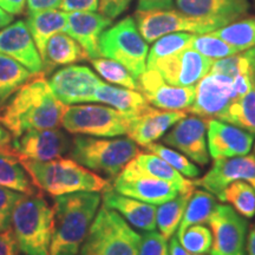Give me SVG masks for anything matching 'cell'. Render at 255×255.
<instances>
[{"label":"cell","instance_id":"obj_1","mask_svg":"<svg viewBox=\"0 0 255 255\" xmlns=\"http://www.w3.org/2000/svg\"><path fill=\"white\" fill-rule=\"evenodd\" d=\"M44 73L36 75L21 87L0 113V124L12 136L30 130L58 128L66 105L53 95Z\"/></svg>","mask_w":255,"mask_h":255},{"label":"cell","instance_id":"obj_2","mask_svg":"<svg viewBox=\"0 0 255 255\" xmlns=\"http://www.w3.org/2000/svg\"><path fill=\"white\" fill-rule=\"evenodd\" d=\"M102 196L96 191H79L56 196L53 233L49 255H77L94 221Z\"/></svg>","mask_w":255,"mask_h":255},{"label":"cell","instance_id":"obj_3","mask_svg":"<svg viewBox=\"0 0 255 255\" xmlns=\"http://www.w3.org/2000/svg\"><path fill=\"white\" fill-rule=\"evenodd\" d=\"M19 162L32 183L53 197L79 191L100 193L110 187L109 181L72 158L59 157L47 162L19 159Z\"/></svg>","mask_w":255,"mask_h":255},{"label":"cell","instance_id":"obj_4","mask_svg":"<svg viewBox=\"0 0 255 255\" xmlns=\"http://www.w3.org/2000/svg\"><path fill=\"white\" fill-rule=\"evenodd\" d=\"M53 208L43 196L23 195L11 215L18 248L25 255H49L53 233Z\"/></svg>","mask_w":255,"mask_h":255},{"label":"cell","instance_id":"obj_5","mask_svg":"<svg viewBox=\"0 0 255 255\" xmlns=\"http://www.w3.org/2000/svg\"><path fill=\"white\" fill-rule=\"evenodd\" d=\"M141 152L128 138H102L78 135L72 139L70 155L83 167L115 178Z\"/></svg>","mask_w":255,"mask_h":255},{"label":"cell","instance_id":"obj_6","mask_svg":"<svg viewBox=\"0 0 255 255\" xmlns=\"http://www.w3.org/2000/svg\"><path fill=\"white\" fill-rule=\"evenodd\" d=\"M141 235L115 210L102 205L83 242L81 255H137Z\"/></svg>","mask_w":255,"mask_h":255},{"label":"cell","instance_id":"obj_7","mask_svg":"<svg viewBox=\"0 0 255 255\" xmlns=\"http://www.w3.org/2000/svg\"><path fill=\"white\" fill-rule=\"evenodd\" d=\"M100 55L116 60L136 79L146 70L149 46L136 26L135 19L126 17L101 34Z\"/></svg>","mask_w":255,"mask_h":255},{"label":"cell","instance_id":"obj_8","mask_svg":"<svg viewBox=\"0 0 255 255\" xmlns=\"http://www.w3.org/2000/svg\"><path fill=\"white\" fill-rule=\"evenodd\" d=\"M131 114L98 104H73L64 111L62 126L75 135L109 138L126 135Z\"/></svg>","mask_w":255,"mask_h":255},{"label":"cell","instance_id":"obj_9","mask_svg":"<svg viewBox=\"0 0 255 255\" xmlns=\"http://www.w3.org/2000/svg\"><path fill=\"white\" fill-rule=\"evenodd\" d=\"M136 26L146 43L174 32L203 34L218 30L213 24L199 20L177 9H137L133 14Z\"/></svg>","mask_w":255,"mask_h":255},{"label":"cell","instance_id":"obj_10","mask_svg":"<svg viewBox=\"0 0 255 255\" xmlns=\"http://www.w3.org/2000/svg\"><path fill=\"white\" fill-rule=\"evenodd\" d=\"M207 223L213 235L210 255H246L248 222L233 207L218 205Z\"/></svg>","mask_w":255,"mask_h":255},{"label":"cell","instance_id":"obj_11","mask_svg":"<svg viewBox=\"0 0 255 255\" xmlns=\"http://www.w3.org/2000/svg\"><path fill=\"white\" fill-rule=\"evenodd\" d=\"M113 189L154 206L162 205L180 194L174 184L144 173L132 161L114 178Z\"/></svg>","mask_w":255,"mask_h":255},{"label":"cell","instance_id":"obj_12","mask_svg":"<svg viewBox=\"0 0 255 255\" xmlns=\"http://www.w3.org/2000/svg\"><path fill=\"white\" fill-rule=\"evenodd\" d=\"M101 78L88 66L69 65L53 73L49 85L53 95L65 105L95 102Z\"/></svg>","mask_w":255,"mask_h":255},{"label":"cell","instance_id":"obj_13","mask_svg":"<svg viewBox=\"0 0 255 255\" xmlns=\"http://www.w3.org/2000/svg\"><path fill=\"white\" fill-rule=\"evenodd\" d=\"M235 101L233 78L208 72L195 85V98L187 113L201 119H219Z\"/></svg>","mask_w":255,"mask_h":255},{"label":"cell","instance_id":"obj_14","mask_svg":"<svg viewBox=\"0 0 255 255\" xmlns=\"http://www.w3.org/2000/svg\"><path fill=\"white\" fill-rule=\"evenodd\" d=\"M213 60L187 47L173 55L159 58L146 69H155L169 84L176 87H195L210 71Z\"/></svg>","mask_w":255,"mask_h":255},{"label":"cell","instance_id":"obj_15","mask_svg":"<svg viewBox=\"0 0 255 255\" xmlns=\"http://www.w3.org/2000/svg\"><path fill=\"white\" fill-rule=\"evenodd\" d=\"M71 139L58 128L30 130L15 137L12 150L18 159L47 162L62 157L71 148Z\"/></svg>","mask_w":255,"mask_h":255},{"label":"cell","instance_id":"obj_16","mask_svg":"<svg viewBox=\"0 0 255 255\" xmlns=\"http://www.w3.org/2000/svg\"><path fill=\"white\" fill-rule=\"evenodd\" d=\"M235 181H245L255 189V156L245 155L214 159L213 167L194 184L222 201L223 190Z\"/></svg>","mask_w":255,"mask_h":255},{"label":"cell","instance_id":"obj_17","mask_svg":"<svg viewBox=\"0 0 255 255\" xmlns=\"http://www.w3.org/2000/svg\"><path fill=\"white\" fill-rule=\"evenodd\" d=\"M137 84L146 102L162 110H188L195 98V87L169 84L155 69H146L137 78Z\"/></svg>","mask_w":255,"mask_h":255},{"label":"cell","instance_id":"obj_18","mask_svg":"<svg viewBox=\"0 0 255 255\" xmlns=\"http://www.w3.org/2000/svg\"><path fill=\"white\" fill-rule=\"evenodd\" d=\"M206 119L190 115L175 124L163 136V143L177 149L184 156L200 165L209 163V151L207 145Z\"/></svg>","mask_w":255,"mask_h":255},{"label":"cell","instance_id":"obj_19","mask_svg":"<svg viewBox=\"0 0 255 255\" xmlns=\"http://www.w3.org/2000/svg\"><path fill=\"white\" fill-rule=\"evenodd\" d=\"M188 115L181 110H162L146 105L144 109L131 114L127 135L137 145L146 146L163 137L170 128Z\"/></svg>","mask_w":255,"mask_h":255},{"label":"cell","instance_id":"obj_20","mask_svg":"<svg viewBox=\"0 0 255 255\" xmlns=\"http://www.w3.org/2000/svg\"><path fill=\"white\" fill-rule=\"evenodd\" d=\"M207 145L213 159L245 156L251 151L253 133L218 119L206 120Z\"/></svg>","mask_w":255,"mask_h":255},{"label":"cell","instance_id":"obj_21","mask_svg":"<svg viewBox=\"0 0 255 255\" xmlns=\"http://www.w3.org/2000/svg\"><path fill=\"white\" fill-rule=\"evenodd\" d=\"M176 6L184 14L216 28L248 15L251 9L250 0H176Z\"/></svg>","mask_w":255,"mask_h":255},{"label":"cell","instance_id":"obj_22","mask_svg":"<svg viewBox=\"0 0 255 255\" xmlns=\"http://www.w3.org/2000/svg\"><path fill=\"white\" fill-rule=\"evenodd\" d=\"M0 55L11 57L33 75L44 73V64L25 21L18 20L0 31Z\"/></svg>","mask_w":255,"mask_h":255},{"label":"cell","instance_id":"obj_23","mask_svg":"<svg viewBox=\"0 0 255 255\" xmlns=\"http://www.w3.org/2000/svg\"><path fill=\"white\" fill-rule=\"evenodd\" d=\"M65 33L71 36L82 49L85 51L89 59L101 57L98 41L103 32L113 25V19L96 12H66Z\"/></svg>","mask_w":255,"mask_h":255},{"label":"cell","instance_id":"obj_24","mask_svg":"<svg viewBox=\"0 0 255 255\" xmlns=\"http://www.w3.org/2000/svg\"><path fill=\"white\" fill-rule=\"evenodd\" d=\"M103 205L115 210L128 223L142 232L156 229V207L132 197L122 195L109 187L103 190Z\"/></svg>","mask_w":255,"mask_h":255},{"label":"cell","instance_id":"obj_25","mask_svg":"<svg viewBox=\"0 0 255 255\" xmlns=\"http://www.w3.org/2000/svg\"><path fill=\"white\" fill-rule=\"evenodd\" d=\"M87 59H89L88 55L77 41L65 32H59L53 34L45 45L43 56L44 75L56 66L70 65Z\"/></svg>","mask_w":255,"mask_h":255},{"label":"cell","instance_id":"obj_26","mask_svg":"<svg viewBox=\"0 0 255 255\" xmlns=\"http://www.w3.org/2000/svg\"><path fill=\"white\" fill-rule=\"evenodd\" d=\"M252 66V87L241 98L234 101L218 120L234 124L255 136V46L247 50Z\"/></svg>","mask_w":255,"mask_h":255},{"label":"cell","instance_id":"obj_27","mask_svg":"<svg viewBox=\"0 0 255 255\" xmlns=\"http://www.w3.org/2000/svg\"><path fill=\"white\" fill-rule=\"evenodd\" d=\"M66 18H68L66 12L56 11V9L30 12V14L27 15L26 25L32 39L39 51L41 60H43L44 52H45L47 40L53 34L65 31Z\"/></svg>","mask_w":255,"mask_h":255},{"label":"cell","instance_id":"obj_28","mask_svg":"<svg viewBox=\"0 0 255 255\" xmlns=\"http://www.w3.org/2000/svg\"><path fill=\"white\" fill-rule=\"evenodd\" d=\"M132 162L144 173L174 184L180 194H193L195 190L196 186L193 181L188 180L177 170H175L170 164L151 152L141 151L132 159Z\"/></svg>","mask_w":255,"mask_h":255},{"label":"cell","instance_id":"obj_29","mask_svg":"<svg viewBox=\"0 0 255 255\" xmlns=\"http://www.w3.org/2000/svg\"><path fill=\"white\" fill-rule=\"evenodd\" d=\"M95 102L110 105L124 114H136L149 105L139 91L117 88L104 82L101 83L95 92Z\"/></svg>","mask_w":255,"mask_h":255},{"label":"cell","instance_id":"obj_30","mask_svg":"<svg viewBox=\"0 0 255 255\" xmlns=\"http://www.w3.org/2000/svg\"><path fill=\"white\" fill-rule=\"evenodd\" d=\"M34 76L17 60L0 55V113L15 92Z\"/></svg>","mask_w":255,"mask_h":255},{"label":"cell","instance_id":"obj_31","mask_svg":"<svg viewBox=\"0 0 255 255\" xmlns=\"http://www.w3.org/2000/svg\"><path fill=\"white\" fill-rule=\"evenodd\" d=\"M0 186L26 195L37 194L36 186L17 156L5 151H0Z\"/></svg>","mask_w":255,"mask_h":255},{"label":"cell","instance_id":"obj_32","mask_svg":"<svg viewBox=\"0 0 255 255\" xmlns=\"http://www.w3.org/2000/svg\"><path fill=\"white\" fill-rule=\"evenodd\" d=\"M242 52L255 46V15H245L218 30L209 32Z\"/></svg>","mask_w":255,"mask_h":255},{"label":"cell","instance_id":"obj_33","mask_svg":"<svg viewBox=\"0 0 255 255\" xmlns=\"http://www.w3.org/2000/svg\"><path fill=\"white\" fill-rule=\"evenodd\" d=\"M218 199L206 190H194L193 195L188 201L183 218L177 229V237L193 225H205L213 214Z\"/></svg>","mask_w":255,"mask_h":255},{"label":"cell","instance_id":"obj_34","mask_svg":"<svg viewBox=\"0 0 255 255\" xmlns=\"http://www.w3.org/2000/svg\"><path fill=\"white\" fill-rule=\"evenodd\" d=\"M191 195L193 194H178L176 197L156 208V227L158 228L159 234L167 240H170L177 232Z\"/></svg>","mask_w":255,"mask_h":255},{"label":"cell","instance_id":"obj_35","mask_svg":"<svg viewBox=\"0 0 255 255\" xmlns=\"http://www.w3.org/2000/svg\"><path fill=\"white\" fill-rule=\"evenodd\" d=\"M222 202H229L239 214L246 219L255 215V189L245 181H235L226 187Z\"/></svg>","mask_w":255,"mask_h":255},{"label":"cell","instance_id":"obj_36","mask_svg":"<svg viewBox=\"0 0 255 255\" xmlns=\"http://www.w3.org/2000/svg\"><path fill=\"white\" fill-rule=\"evenodd\" d=\"M91 64L101 77L111 84L120 85L122 88L131 89L138 91L137 79L124 68L122 64L110 58H98L91 59Z\"/></svg>","mask_w":255,"mask_h":255},{"label":"cell","instance_id":"obj_37","mask_svg":"<svg viewBox=\"0 0 255 255\" xmlns=\"http://www.w3.org/2000/svg\"><path fill=\"white\" fill-rule=\"evenodd\" d=\"M195 33L189 32H174V33L165 34L154 41V45L149 50L148 58H146V68L159 58L170 56L178 51L189 47Z\"/></svg>","mask_w":255,"mask_h":255},{"label":"cell","instance_id":"obj_38","mask_svg":"<svg viewBox=\"0 0 255 255\" xmlns=\"http://www.w3.org/2000/svg\"><path fill=\"white\" fill-rule=\"evenodd\" d=\"M146 150L161 157L163 161L170 164L175 170H177L181 175L187 178H196L200 175V169L195 164L191 163V161L187 156L181 152L174 150L170 146H167L163 143H155L145 146Z\"/></svg>","mask_w":255,"mask_h":255},{"label":"cell","instance_id":"obj_39","mask_svg":"<svg viewBox=\"0 0 255 255\" xmlns=\"http://www.w3.org/2000/svg\"><path fill=\"white\" fill-rule=\"evenodd\" d=\"M189 47L213 62L239 53L234 47L222 40L221 38L213 36L212 33L195 34Z\"/></svg>","mask_w":255,"mask_h":255},{"label":"cell","instance_id":"obj_40","mask_svg":"<svg viewBox=\"0 0 255 255\" xmlns=\"http://www.w3.org/2000/svg\"><path fill=\"white\" fill-rule=\"evenodd\" d=\"M176 238L181 246L191 254L207 255L210 253L213 235L205 225L190 226Z\"/></svg>","mask_w":255,"mask_h":255},{"label":"cell","instance_id":"obj_41","mask_svg":"<svg viewBox=\"0 0 255 255\" xmlns=\"http://www.w3.org/2000/svg\"><path fill=\"white\" fill-rule=\"evenodd\" d=\"M137 255H169L168 240L159 232H145L141 235Z\"/></svg>","mask_w":255,"mask_h":255},{"label":"cell","instance_id":"obj_42","mask_svg":"<svg viewBox=\"0 0 255 255\" xmlns=\"http://www.w3.org/2000/svg\"><path fill=\"white\" fill-rule=\"evenodd\" d=\"M23 195V193L0 186V225L5 231L11 228L12 210Z\"/></svg>","mask_w":255,"mask_h":255},{"label":"cell","instance_id":"obj_43","mask_svg":"<svg viewBox=\"0 0 255 255\" xmlns=\"http://www.w3.org/2000/svg\"><path fill=\"white\" fill-rule=\"evenodd\" d=\"M132 0H100V9L101 14L110 19H116L123 14L124 12L129 8Z\"/></svg>","mask_w":255,"mask_h":255},{"label":"cell","instance_id":"obj_44","mask_svg":"<svg viewBox=\"0 0 255 255\" xmlns=\"http://www.w3.org/2000/svg\"><path fill=\"white\" fill-rule=\"evenodd\" d=\"M100 0H62L59 7L64 12H95Z\"/></svg>","mask_w":255,"mask_h":255},{"label":"cell","instance_id":"obj_45","mask_svg":"<svg viewBox=\"0 0 255 255\" xmlns=\"http://www.w3.org/2000/svg\"><path fill=\"white\" fill-rule=\"evenodd\" d=\"M19 248L12 228L0 232V255H18Z\"/></svg>","mask_w":255,"mask_h":255},{"label":"cell","instance_id":"obj_46","mask_svg":"<svg viewBox=\"0 0 255 255\" xmlns=\"http://www.w3.org/2000/svg\"><path fill=\"white\" fill-rule=\"evenodd\" d=\"M174 0H137V9H170L173 8Z\"/></svg>","mask_w":255,"mask_h":255},{"label":"cell","instance_id":"obj_47","mask_svg":"<svg viewBox=\"0 0 255 255\" xmlns=\"http://www.w3.org/2000/svg\"><path fill=\"white\" fill-rule=\"evenodd\" d=\"M26 1L30 12H39L59 7L62 0H26Z\"/></svg>","mask_w":255,"mask_h":255},{"label":"cell","instance_id":"obj_48","mask_svg":"<svg viewBox=\"0 0 255 255\" xmlns=\"http://www.w3.org/2000/svg\"><path fill=\"white\" fill-rule=\"evenodd\" d=\"M26 0H0V7L9 14L23 13Z\"/></svg>","mask_w":255,"mask_h":255},{"label":"cell","instance_id":"obj_49","mask_svg":"<svg viewBox=\"0 0 255 255\" xmlns=\"http://www.w3.org/2000/svg\"><path fill=\"white\" fill-rule=\"evenodd\" d=\"M168 248H169V255H194L184 250V248L181 246L180 242H178L177 238H175V237L170 239V242H169Z\"/></svg>","mask_w":255,"mask_h":255},{"label":"cell","instance_id":"obj_50","mask_svg":"<svg viewBox=\"0 0 255 255\" xmlns=\"http://www.w3.org/2000/svg\"><path fill=\"white\" fill-rule=\"evenodd\" d=\"M247 253L248 255H255V225L251 228L247 238Z\"/></svg>","mask_w":255,"mask_h":255},{"label":"cell","instance_id":"obj_51","mask_svg":"<svg viewBox=\"0 0 255 255\" xmlns=\"http://www.w3.org/2000/svg\"><path fill=\"white\" fill-rule=\"evenodd\" d=\"M12 20H13L12 14L7 13V12L4 11V9L0 7V28L7 26V25L11 24Z\"/></svg>","mask_w":255,"mask_h":255},{"label":"cell","instance_id":"obj_52","mask_svg":"<svg viewBox=\"0 0 255 255\" xmlns=\"http://www.w3.org/2000/svg\"><path fill=\"white\" fill-rule=\"evenodd\" d=\"M0 143L4 145H11L9 144L11 143V135L1 124H0Z\"/></svg>","mask_w":255,"mask_h":255},{"label":"cell","instance_id":"obj_53","mask_svg":"<svg viewBox=\"0 0 255 255\" xmlns=\"http://www.w3.org/2000/svg\"><path fill=\"white\" fill-rule=\"evenodd\" d=\"M0 151H5V152H8V154H13L14 152L12 150V146L11 145H4L0 143Z\"/></svg>","mask_w":255,"mask_h":255},{"label":"cell","instance_id":"obj_54","mask_svg":"<svg viewBox=\"0 0 255 255\" xmlns=\"http://www.w3.org/2000/svg\"><path fill=\"white\" fill-rule=\"evenodd\" d=\"M4 231H5V229L2 228V226H1V225H0V232H4Z\"/></svg>","mask_w":255,"mask_h":255},{"label":"cell","instance_id":"obj_55","mask_svg":"<svg viewBox=\"0 0 255 255\" xmlns=\"http://www.w3.org/2000/svg\"><path fill=\"white\" fill-rule=\"evenodd\" d=\"M254 4H255V0H254Z\"/></svg>","mask_w":255,"mask_h":255}]
</instances>
